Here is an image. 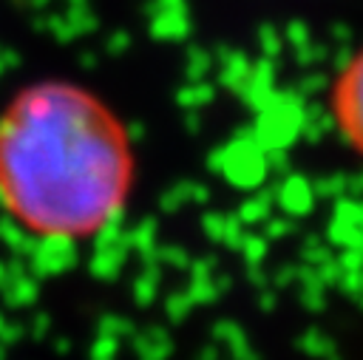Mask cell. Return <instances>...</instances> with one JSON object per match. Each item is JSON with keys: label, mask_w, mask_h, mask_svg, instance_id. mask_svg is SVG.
Instances as JSON below:
<instances>
[{"label": "cell", "mask_w": 363, "mask_h": 360, "mask_svg": "<svg viewBox=\"0 0 363 360\" xmlns=\"http://www.w3.org/2000/svg\"><path fill=\"white\" fill-rule=\"evenodd\" d=\"M332 116L346 145L363 159V48H357L332 85Z\"/></svg>", "instance_id": "cell-2"}, {"label": "cell", "mask_w": 363, "mask_h": 360, "mask_svg": "<svg viewBox=\"0 0 363 360\" xmlns=\"http://www.w3.org/2000/svg\"><path fill=\"white\" fill-rule=\"evenodd\" d=\"M130 190L128 130L82 85H28L0 113V204L26 232L91 238L119 218Z\"/></svg>", "instance_id": "cell-1"}]
</instances>
